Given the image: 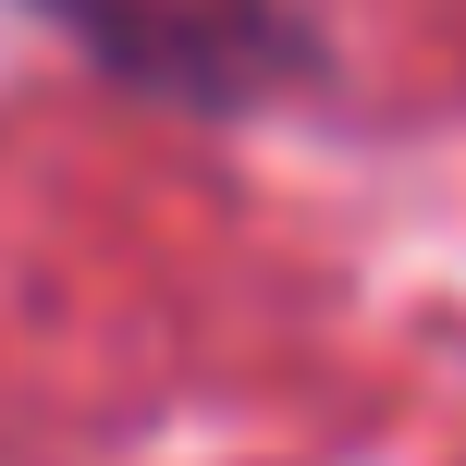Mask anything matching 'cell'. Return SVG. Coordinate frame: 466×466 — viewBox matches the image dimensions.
<instances>
[{"instance_id":"cell-1","label":"cell","mask_w":466,"mask_h":466,"mask_svg":"<svg viewBox=\"0 0 466 466\" xmlns=\"http://www.w3.org/2000/svg\"><path fill=\"white\" fill-rule=\"evenodd\" d=\"M25 13H49L86 62L172 111H258L270 86L319 74V37L282 0H25Z\"/></svg>"}]
</instances>
